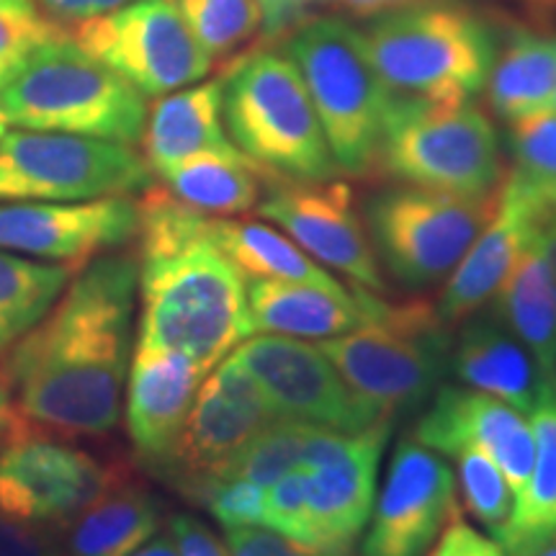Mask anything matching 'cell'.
I'll list each match as a JSON object with an SVG mask.
<instances>
[{
    "label": "cell",
    "instance_id": "1",
    "mask_svg": "<svg viewBox=\"0 0 556 556\" xmlns=\"http://www.w3.org/2000/svg\"><path fill=\"white\" fill-rule=\"evenodd\" d=\"M139 263L103 255L75 270L52 309L5 353L13 409L62 438L106 435L122 417Z\"/></svg>",
    "mask_w": 556,
    "mask_h": 556
},
{
    "label": "cell",
    "instance_id": "2",
    "mask_svg": "<svg viewBox=\"0 0 556 556\" xmlns=\"http://www.w3.org/2000/svg\"><path fill=\"white\" fill-rule=\"evenodd\" d=\"M137 287L139 348L180 353L208 374L253 336L245 276L208 235L139 261Z\"/></svg>",
    "mask_w": 556,
    "mask_h": 556
},
{
    "label": "cell",
    "instance_id": "3",
    "mask_svg": "<svg viewBox=\"0 0 556 556\" xmlns=\"http://www.w3.org/2000/svg\"><path fill=\"white\" fill-rule=\"evenodd\" d=\"M361 34L392 106L469 103L484 90L497 54L477 13L446 0L379 13Z\"/></svg>",
    "mask_w": 556,
    "mask_h": 556
},
{
    "label": "cell",
    "instance_id": "4",
    "mask_svg": "<svg viewBox=\"0 0 556 556\" xmlns=\"http://www.w3.org/2000/svg\"><path fill=\"white\" fill-rule=\"evenodd\" d=\"M0 111L18 129L65 131L135 144L148 96L65 39L31 50L0 88Z\"/></svg>",
    "mask_w": 556,
    "mask_h": 556
},
{
    "label": "cell",
    "instance_id": "5",
    "mask_svg": "<svg viewBox=\"0 0 556 556\" xmlns=\"http://www.w3.org/2000/svg\"><path fill=\"white\" fill-rule=\"evenodd\" d=\"M323 124L338 170L361 176L374 168L384 142L389 90L366 39L343 18H309L287 45Z\"/></svg>",
    "mask_w": 556,
    "mask_h": 556
},
{
    "label": "cell",
    "instance_id": "6",
    "mask_svg": "<svg viewBox=\"0 0 556 556\" xmlns=\"http://www.w3.org/2000/svg\"><path fill=\"white\" fill-rule=\"evenodd\" d=\"M225 127L263 173L289 180H330L338 165L323 124L287 54L255 52L225 78Z\"/></svg>",
    "mask_w": 556,
    "mask_h": 556
},
{
    "label": "cell",
    "instance_id": "7",
    "mask_svg": "<svg viewBox=\"0 0 556 556\" xmlns=\"http://www.w3.org/2000/svg\"><path fill=\"white\" fill-rule=\"evenodd\" d=\"M345 384L381 417H397L433 397L448 374L454 336L428 299L387 304L384 317L319 340Z\"/></svg>",
    "mask_w": 556,
    "mask_h": 556
},
{
    "label": "cell",
    "instance_id": "8",
    "mask_svg": "<svg viewBox=\"0 0 556 556\" xmlns=\"http://www.w3.org/2000/svg\"><path fill=\"white\" fill-rule=\"evenodd\" d=\"M379 160L402 184L456 197H490L505 176L495 124L471 101L392 106Z\"/></svg>",
    "mask_w": 556,
    "mask_h": 556
},
{
    "label": "cell",
    "instance_id": "9",
    "mask_svg": "<svg viewBox=\"0 0 556 556\" xmlns=\"http://www.w3.org/2000/svg\"><path fill=\"white\" fill-rule=\"evenodd\" d=\"M490 197H456L420 186H394L366 204L374 253L402 287H433L451 276L497 208Z\"/></svg>",
    "mask_w": 556,
    "mask_h": 556
},
{
    "label": "cell",
    "instance_id": "10",
    "mask_svg": "<svg viewBox=\"0 0 556 556\" xmlns=\"http://www.w3.org/2000/svg\"><path fill=\"white\" fill-rule=\"evenodd\" d=\"M150 186V163L131 144L37 129L0 139V201H93Z\"/></svg>",
    "mask_w": 556,
    "mask_h": 556
},
{
    "label": "cell",
    "instance_id": "11",
    "mask_svg": "<svg viewBox=\"0 0 556 556\" xmlns=\"http://www.w3.org/2000/svg\"><path fill=\"white\" fill-rule=\"evenodd\" d=\"M124 479L70 438L47 433L11 409L0 428V513L34 526H70Z\"/></svg>",
    "mask_w": 556,
    "mask_h": 556
},
{
    "label": "cell",
    "instance_id": "12",
    "mask_svg": "<svg viewBox=\"0 0 556 556\" xmlns=\"http://www.w3.org/2000/svg\"><path fill=\"white\" fill-rule=\"evenodd\" d=\"M70 41L114 70L142 96H165L204 80L214 60L199 45L176 0H131L83 18Z\"/></svg>",
    "mask_w": 556,
    "mask_h": 556
},
{
    "label": "cell",
    "instance_id": "13",
    "mask_svg": "<svg viewBox=\"0 0 556 556\" xmlns=\"http://www.w3.org/2000/svg\"><path fill=\"white\" fill-rule=\"evenodd\" d=\"M389 433L392 420H379L361 433L309 428L296 469L304 477L312 546L351 552L371 518Z\"/></svg>",
    "mask_w": 556,
    "mask_h": 556
},
{
    "label": "cell",
    "instance_id": "14",
    "mask_svg": "<svg viewBox=\"0 0 556 556\" xmlns=\"http://www.w3.org/2000/svg\"><path fill=\"white\" fill-rule=\"evenodd\" d=\"M229 356L261 387L278 420L338 433H361L379 420H392L368 407L319 348L299 338H248Z\"/></svg>",
    "mask_w": 556,
    "mask_h": 556
},
{
    "label": "cell",
    "instance_id": "15",
    "mask_svg": "<svg viewBox=\"0 0 556 556\" xmlns=\"http://www.w3.org/2000/svg\"><path fill=\"white\" fill-rule=\"evenodd\" d=\"M258 214L274 222L319 266L340 274L374 294H387L384 274L374 253L368 229L353 206L345 184L330 180H289L270 184L258 201Z\"/></svg>",
    "mask_w": 556,
    "mask_h": 556
},
{
    "label": "cell",
    "instance_id": "16",
    "mask_svg": "<svg viewBox=\"0 0 556 556\" xmlns=\"http://www.w3.org/2000/svg\"><path fill=\"white\" fill-rule=\"evenodd\" d=\"M274 420L278 417L261 387L238 361L227 356L201 381L165 475L176 479L193 500L208 479L217 477Z\"/></svg>",
    "mask_w": 556,
    "mask_h": 556
},
{
    "label": "cell",
    "instance_id": "17",
    "mask_svg": "<svg viewBox=\"0 0 556 556\" xmlns=\"http://www.w3.org/2000/svg\"><path fill=\"white\" fill-rule=\"evenodd\" d=\"M454 513V471L435 451L405 438L389 458L361 556H426Z\"/></svg>",
    "mask_w": 556,
    "mask_h": 556
},
{
    "label": "cell",
    "instance_id": "18",
    "mask_svg": "<svg viewBox=\"0 0 556 556\" xmlns=\"http://www.w3.org/2000/svg\"><path fill=\"white\" fill-rule=\"evenodd\" d=\"M139 208L129 197L0 204V250L62 263L73 270L137 238Z\"/></svg>",
    "mask_w": 556,
    "mask_h": 556
},
{
    "label": "cell",
    "instance_id": "19",
    "mask_svg": "<svg viewBox=\"0 0 556 556\" xmlns=\"http://www.w3.org/2000/svg\"><path fill=\"white\" fill-rule=\"evenodd\" d=\"M413 438L446 456L462 448L482 451L497 464L516 497L528 484L536 456L531 422L516 407L469 387H438L430 407L415 422Z\"/></svg>",
    "mask_w": 556,
    "mask_h": 556
},
{
    "label": "cell",
    "instance_id": "20",
    "mask_svg": "<svg viewBox=\"0 0 556 556\" xmlns=\"http://www.w3.org/2000/svg\"><path fill=\"white\" fill-rule=\"evenodd\" d=\"M204 377L180 353L135 348L127 374V433L148 467L157 471L170 467Z\"/></svg>",
    "mask_w": 556,
    "mask_h": 556
},
{
    "label": "cell",
    "instance_id": "21",
    "mask_svg": "<svg viewBox=\"0 0 556 556\" xmlns=\"http://www.w3.org/2000/svg\"><path fill=\"white\" fill-rule=\"evenodd\" d=\"M544 217L546 214L526 197L518 180L505 173L495 214L446 278L435 304L438 315L448 325H456L492 302Z\"/></svg>",
    "mask_w": 556,
    "mask_h": 556
},
{
    "label": "cell",
    "instance_id": "22",
    "mask_svg": "<svg viewBox=\"0 0 556 556\" xmlns=\"http://www.w3.org/2000/svg\"><path fill=\"white\" fill-rule=\"evenodd\" d=\"M384 299L368 289L340 291L312 283L253 278L248 287V307L253 332L299 340H328L377 323L387 312Z\"/></svg>",
    "mask_w": 556,
    "mask_h": 556
},
{
    "label": "cell",
    "instance_id": "23",
    "mask_svg": "<svg viewBox=\"0 0 556 556\" xmlns=\"http://www.w3.org/2000/svg\"><path fill=\"white\" fill-rule=\"evenodd\" d=\"M448 371L462 387L528 415L552 387L528 348L495 315H477L464 325L451 348Z\"/></svg>",
    "mask_w": 556,
    "mask_h": 556
},
{
    "label": "cell",
    "instance_id": "24",
    "mask_svg": "<svg viewBox=\"0 0 556 556\" xmlns=\"http://www.w3.org/2000/svg\"><path fill=\"white\" fill-rule=\"evenodd\" d=\"M225 80L193 83L160 96L144 124V160L160 173L193 155L240 152L225 127Z\"/></svg>",
    "mask_w": 556,
    "mask_h": 556
},
{
    "label": "cell",
    "instance_id": "25",
    "mask_svg": "<svg viewBox=\"0 0 556 556\" xmlns=\"http://www.w3.org/2000/svg\"><path fill=\"white\" fill-rule=\"evenodd\" d=\"M495 315L528 348L548 384L556 387V289L539 229L492 296Z\"/></svg>",
    "mask_w": 556,
    "mask_h": 556
},
{
    "label": "cell",
    "instance_id": "26",
    "mask_svg": "<svg viewBox=\"0 0 556 556\" xmlns=\"http://www.w3.org/2000/svg\"><path fill=\"white\" fill-rule=\"evenodd\" d=\"M484 90L490 109L507 124L556 111V34H513L495 54Z\"/></svg>",
    "mask_w": 556,
    "mask_h": 556
},
{
    "label": "cell",
    "instance_id": "27",
    "mask_svg": "<svg viewBox=\"0 0 556 556\" xmlns=\"http://www.w3.org/2000/svg\"><path fill=\"white\" fill-rule=\"evenodd\" d=\"M160 523L157 500L124 477L73 518L67 556H129L157 536Z\"/></svg>",
    "mask_w": 556,
    "mask_h": 556
},
{
    "label": "cell",
    "instance_id": "28",
    "mask_svg": "<svg viewBox=\"0 0 556 556\" xmlns=\"http://www.w3.org/2000/svg\"><path fill=\"white\" fill-rule=\"evenodd\" d=\"M536 456L523 492L500 536L505 556H531L556 536V387H546L531 413Z\"/></svg>",
    "mask_w": 556,
    "mask_h": 556
},
{
    "label": "cell",
    "instance_id": "29",
    "mask_svg": "<svg viewBox=\"0 0 556 556\" xmlns=\"http://www.w3.org/2000/svg\"><path fill=\"white\" fill-rule=\"evenodd\" d=\"M206 235L240 268L242 276L312 283V287L332 291L345 289V283H340L336 276H330L328 268L309 258L294 240L263 222L208 217Z\"/></svg>",
    "mask_w": 556,
    "mask_h": 556
},
{
    "label": "cell",
    "instance_id": "30",
    "mask_svg": "<svg viewBox=\"0 0 556 556\" xmlns=\"http://www.w3.org/2000/svg\"><path fill=\"white\" fill-rule=\"evenodd\" d=\"M168 191L193 212L235 217L261 201V168L242 152L235 155H193L160 170Z\"/></svg>",
    "mask_w": 556,
    "mask_h": 556
},
{
    "label": "cell",
    "instance_id": "31",
    "mask_svg": "<svg viewBox=\"0 0 556 556\" xmlns=\"http://www.w3.org/2000/svg\"><path fill=\"white\" fill-rule=\"evenodd\" d=\"M75 270L0 250V358L52 309Z\"/></svg>",
    "mask_w": 556,
    "mask_h": 556
},
{
    "label": "cell",
    "instance_id": "32",
    "mask_svg": "<svg viewBox=\"0 0 556 556\" xmlns=\"http://www.w3.org/2000/svg\"><path fill=\"white\" fill-rule=\"evenodd\" d=\"M510 176L539 212H556V111L510 124Z\"/></svg>",
    "mask_w": 556,
    "mask_h": 556
},
{
    "label": "cell",
    "instance_id": "33",
    "mask_svg": "<svg viewBox=\"0 0 556 556\" xmlns=\"http://www.w3.org/2000/svg\"><path fill=\"white\" fill-rule=\"evenodd\" d=\"M180 16L212 60L225 58L261 31V0H176Z\"/></svg>",
    "mask_w": 556,
    "mask_h": 556
},
{
    "label": "cell",
    "instance_id": "34",
    "mask_svg": "<svg viewBox=\"0 0 556 556\" xmlns=\"http://www.w3.org/2000/svg\"><path fill=\"white\" fill-rule=\"evenodd\" d=\"M309 428L312 426H307V422L274 420L268 428H263L217 477L208 479V482H217V479H250V482L263 486L274 484L278 477H283L287 471H294L299 467V456H302ZM204 486H201V490H204Z\"/></svg>",
    "mask_w": 556,
    "mask_h": 556
},
{
    "label": "cell",
    "instance_id": "35",
    "mask_svg": "<svg viewBox=\"0 0 556 556\" xmlns=\"http://www.w3.org/2000/svg\"><path fill=\"white\" fill-rule=\"evenodd\" d=\"M451 458H456L458 464V486H462L464 505L475 520L490 531V536L497 539L510 518L513 503H516L505 475L490 456L477 448H462Z\"/></svg>",
    "mask_w": 556,
    "mask_h": 556
},
{
    "label": "cell",
    "instance_id": "36",
    "mask_svg": "<svg viewBox=\"0 0 556 556\" xmlns=\"http://www.w3.org/2000/svg\"><path fill=\"white\" fill-rule=\"evenodd\" d=\"M201 503L225 528L263 526V507H266V486L250 479H217L199 492Z\"/></svg>",
    "mask_w": 556,
    "mask_h": 556
},
{
    "label": "cell",
    "instance_id": "37",
    "mask_svg": "<svg viewBox=\"0 0 556 556\" xmlns=\"http://www.w3.org/2000/svg\"><path fill=\"white\" fill-rule=\"evenodd\" d=\"M263 526L281 533L299 544L312 546V528L304 497L302 471H287L274 484L266 486V507H263Z\"/></svg>",
    "mask_w": 556,
    "mask_h": 556
},
{
    "label": "cell",
    "instance_id": "38",
    "mask_svg": "<svg viewBox=\"0 0 556 556\" xmlns=\"http://www.w3.org/2000/svg\"><path fill=\"white\" fill-rule=\"evenodd\" d=\"M67 34L54 21L39 16L37 9L0 5V58L21 60L41 45L65 39Z\"/></svg>",
    "mask_w": 556,
    "mask_h": 556
},
{
    "label": "cell",
    "instance_id": "39",
    "mask_svg": "<svg viewBox=\"0 0 556 556\" xmlns=\"http://www.w3.org/2000/svg\"><path fill=\"white\" fill-rule=\"evenodd\" d=\"M225 536L232 556H351V552H343V548L299 544L263 526L227 528Z\"/></svg>",
    "mask_w": 556,
    "mask_h": 556
},
{
    "label": "cell",
    "instance_id": "40",
    "mask_svg": "<svg viewBox=\"0 0 556 556\" xmlns=\"http://www.w3.org/2000/svg\"><path fill=\"white\" fill-rule=\"evenodd\" d=\"M0 556H62L45 526L0 513Z\"/></svg>",
    "mask_w": 556,
    "mask_h": 556
},
{
    "label": "cell",
    "instance_id": "41",
    "mask_svg": "<svg viewBox=\"0 0 556 556\" xmlns=\"http://www.w3.org/2000/svg\"><path fill=\"white\" fill-rule=\"evenodd\" d=\"M428 556H505V552L495 539L479 533L477 528H471L467 520H462L458 513H454L446 531L441 533Z\"/></svg>",
    "mask_w": 556,
    "mask_h": 556
},
{
    "label": "cell",
    "instance_id": "42",
    "mask_svg": "<svg viewBox=\"0 0 556 556\" xmlns=\"http://www.w3.org/2000/svg\"><path fill=\"white\" fill-rule=\"evenodd\" d=\"M170 539L178 556H232L225 541L193 516H173Z\"/></svg>",
    "mask_w": 556,
    "mask_h": 556
},
{
    "label": "cell",
    "instance_id": "43",
    "mask_svg": "<svg viewBox=\"0 0 556 556\" xmlns=\"http://www.w3.org/2000/svg\"><path fill=\"white\" fill-rule=\"evenodd\" d=\"M317 0H261L263 26L266 34H281L287 29H299L307 24V9Z\"/></svg>",
    "mask_w": 556,
    "mask_h": 556
},
{
    "label": "cell",
    "instance_id": "44",
    "mask_svg": "<svg viewBox=\"0 0 556 556\" xmlns=\"http://www.w3.org/2000/svg\"><path fill=\"white\" fill-rule=\"evenodd\" d=\"M41 5L54 21L78 24V21L88 18V0H41Z\"/></svg>",
    "mask_w": 556,
    "mask_h": 556
},
{
    "label": "cell",
    "instance_id": "45",
    "mask_svg": "<svg viewBox=\"0 0 556 556\" xmlns=\"http://www.w3.org/2000/svg\"><path fill=\"white\" fill-rule=\"evenodd\" d=\"M332 3L345 5L358 16H379V13L402 9V5L409 3H420V0H332Z\"/></svg>",
    "mask_w": 556,
    "mask_h": 556
},
{
    "label": "cell",
    "instance_id": "46",
    "mask_svg": "<svg viewBox=\"0 0 556 556\" xmlns=\"http://www.w3.org/2000/svg\"><path fill=\"white\" fill-rule=\"evenodd\" d=\"M539 242L541 250H544V258L548 263V270H552V281L556 289V212L546 214L539 225Z\"/></svg>",
    "mask_w": 556,
    "mask_h": 556
},
{
    "label": "cell",
    "instance_id": "47",
    "mask_svg": "<svg viewBox=\"0 0 556 556\" xmlns=\"http://www.w3.org/2000/svg\"><path fill=\"white\" fill-rule=\"evenodd\" d=\"M129 556H178V554H176V546H173L170 536H155V539H150L144 546H139L137 552Z\"/></svg>",
    "mask_w": 556,
    "mask_h": 556
},
{
    "label": "cell",
    "instance_id": "48",
    "mask_svg": "<svg viewBox=\"0 0 556 556\" xmlns=\"http://www.w3.org/2000/svg\"><path fill=\"white\" fill-rule=\"evenodd\" d=\"M127 3H131V0H88V18L99 16V13L116 11Z\"/></svg>",
    "mask_w": 556,
    "mask_h": 556
},
{
    "label": "cell",
    "instance_id": "49",
    "mask_svg": "<svg viewBox=\"0 0 556 556\" xmlns=\"http://www.w3.org/2000/svg\"><path fill=\"white\" fill-rule=\"evenodd\" d=\"M11 409H13V400H11V389H9V384H5L3 374H0V428H3V422H5V420H9Z\"/></svg>",
    "mask_w": 556,
    "mask_h": 556
},
{
    "label": "cell",
    "instance_id": "50",
    "mask_svg": "<svg viewBox=\"0 0 556 556\" xmlns=\"http://www.w3.org/2000/svg\"><path fill=\"white\" fill-rule=\"evenodd\" d=\"M520 3L533 13H539V16H546V13L556 11V0H520Z\"/></svg>",
    "mask_w": 556,
    "mask_h": 556
},
{
    "label": "cell",
    "instance_id": "51",
    "mask_svg": "<svg viewBox=\"0 0 556 556\" xmlns=\"http://www.w3.org/2000/svg\"><path fill=\"white\" fill-rule=\"evenodd\" d=\"M21 60H24V58H21ZM21 60H9V58H0V88H3V83L11 78V75H13V70L18 67V62H21Z\"/></svg>",
    "mask_w": 556,
    "mask_h": 556
},
{
    "label": "cell",
    "instance_id": "52",
    "mask_svg": "<svg viewBox=\"0 0 556 556\" xmlns=\"http://www.w3.org/2000/svg\"><path fill=\"white\" fill-rule=\"evenodd\" d=\"M531 556H556V536L552 541H546V544L541 548H536V552H533Z\"/></svg>",
    "mask_w": 556,
    "mask_h": 556
},
{
    "label": "cell",
    "instance_id": "53",
    "mask_svg": "<svg viewBox=\"0 0 556 556\" xmlns=\"http://www.w3.org/2000/svg\"><path fill=\"white\" fill-rule=\"evenodd\" d=\"M0 5H9V9H34V0H0Z\"/></svg>",
    "mask_w": 556,
    "mask_h": 556
},
{
    "label": "cell",
    "instance_id": "54",
    "mask_svg": "<svg viewBox=\"0 0 556 556\" xmlns=\"http://www.w3.org/2000/svg\"><path fill=\"white\" fill-rule=\"evenodd\" d=\"M5 131H9V119H5V114L0 111V139L5 137Z\"/></svg>",
    "mask_w": 556,
    "mask_h": 556
}]
</instances>
